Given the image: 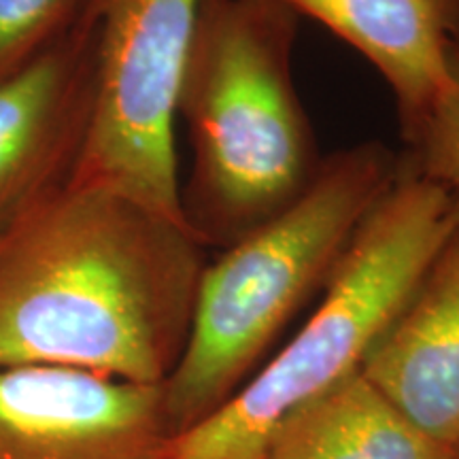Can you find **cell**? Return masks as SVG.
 <instances>
[{"label": "cell", "mask_w": 459, "mask_h": 459, "mask_svg": "<svg viewBox=\"0 0 459 459\" xmlns=\"http://www.w3.org/2000/svg\"><path fill=\"white\" fill-rule=\"evenodd\" d=\"M206 249L107 187L62 183L0 228V366H68L164 385Z\"/></svg>", "instance_id": "6da1fadb"}, {"label": "cell", "mask_w": 459, "mask_h": 459, "mask_svg": "<svg viewBox=\"0 0 459 459\" xmlns=\"http://www.w3.org/2000/svg\"><path fill=\"white\" fill-rule=\"evenodd\" d=\"M298 20L281 0L200 3L177 117L192 147L183 220L204 249L290 209L324 162L291 73Z\"/></svg>", "instance_id": "7a4b0ae2"}, {"label": "cell", "mask_w": 459, "mask_h": 459, "mask_svg": "<svg viewBox=\"0 0 459 459\" xmlns=\"http://www.w3.org/2000/svg\"><path fill=\"white\" fill-rule=\"evenodd\" d=\"M398 162L381 143L332 153L290 209L206 264L186 347L162 385L170 436L220 409L266 361L291 317L325 290Z\"/></svg>", "instance_id": "3957f363"}, {"label": "cell", "mask_w": 459, "mask_h": 459, "mask_svg": "<svg viewBox=\"0 0 459 459\" xmlns=\"http://www.w3.org/2000/svg\"><path fill=\"white\" fill-rule=\"evenodd\" d=\"M457 226V200L400 160L311 317L220 409L172 434L158 459H266L283 419L361 368Z\"/></svg>", "instance_id": "277c9868"}, {"label": "cell", "mask_w": 459, "mask_h": 459, "mask_svg": "<svg viewBox=\"0 0 459 459\" xmlns=\"http://www.w3.org/2000/svg\"><path fill=\"white\" fill-rule=\"evenodd\" d=\"M200 3L83 0L77 17L94 34L96 91L68 181L113 189L183 226L177 94Z\"/></svg>", "instance_id": "5b68a950"}, {"label": "cell", "mask_w": 459, "mask_h": 459, "mask_svg": "<svg viewBox=\"0 0 459 459\" xmlns=\"http://www.w3.org/2000/svg\"><path fill=\"white\" fill-rule=\"evenodd\" d=\"M162 385L68 366H0V459H158Z\"/></svg>", "instance_id": "8992f818"}, {"label": "cell", "mask_w": 459, "mask_h": 459, "mask_svg": "<svg viewBox=\"0 0 459 459\" xmlns=\"http://www.w3.org/2000/svg\"><path fill=\"white\" fill-rule=\"evenodd\" d=\"M94 91V34L79 20L0 82V228L71 179Z\"/></svg>", "instance_id": "52a82bcc"}, {"label": "cell", "mask_w": 459, "mask_h": 459, "mask_svg": "<svg viewBox=\"0 0 459 459\" xmlns=\"http://www.w3.org/2000/svg\"><path fill=\"white\" fill-rule=\"evenodd\" d=\"M359 370L417 428L459 451V226Z\"/></svg>", "instance_id": "ba28073f"}, {"label": "cell", "mask_w": 459, "mask_h": 459, "mask_svg": "<svg viewBox=\"0 0 459 459\" xmlns=\"http://www.w3.org/2000/svg\"><path fill=\"white\" fill-rule=\"evenodd\" d=\"M364 56L392 90L402 122L449 83L459 0H281Z\"/></svg>", "instance_id": "9c48e42d"}, {"label": "cell", "mask_w": 459, "mask_h": 459, "mask_svg": "<svg viewBox=\"0 0 459 459\" xmlns=\"http://www.w3.org/2000/svg\"><path fill=\"white\" fill-rule=\"evenodd\" d=\"M266 459H455L353 372L281 421Z\"/></svg>", "instance_id": "30bf717a"}, {"label": "cell", "mask_w": 459, "mask_h": 459, "mask_svg": "<svg viewBox=\"0 0 459 459\" xmlns=\"http://www.w3.org/2000/svg\"><path fill=\"white\" fill-rule=\"evenodd\" d=\"M402 128L411 147L406 160L459 203V57L455 54L449 83L417 117L402 122Z\"/></svg>", "instance_id": "8fae6325"}, {"label": "cell", "mask_w": 459, "mask_h": 459, "mask_svg": "<svg viewBox=\"0 0 459 459\" xmlns=\"http://www.w3.org/2000/svg\"><path fill=\"white\" fill-rule=\"evenodd\" d=\"M83 0H0V82L65 37Z\"/></svg>", "instance_id": "7c38bea8"}, {"label": "cell", "mask_w": 459, "mask_h": 459, "mask_svg": "<svg viewBox=\"0 0 459 459\" xmlns=\"http://www.w3.org/2000/svg\"><path fill=\"white\" fill-rule=\"evenodd\" d=\"M453 54L459 57V24L455 28V32H453Z\"/></svg>", "instance_id": "4fadbf2b"}, {"label": "cell", "mask_w": 459, "mask_h": 459, "mask_svg": "<svg viewBox=\"0 0 459 459\" xmlns=\"http://www.w3.org/2000/svg\"><path fill=\"white\" fill-rule=\"evenodd\" d=\"M455 459H459V451H457V453H455Z\"/></svg>", "instance_id": "5bb4252c"}]
</instances>
